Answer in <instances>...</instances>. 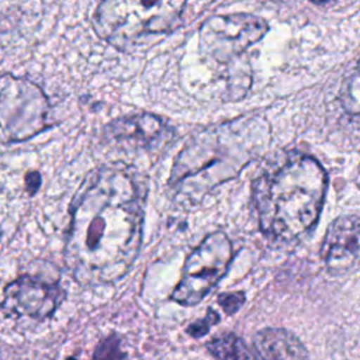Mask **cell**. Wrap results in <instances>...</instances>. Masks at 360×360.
I'll use <instances>...</instances> for the list:
<instances>
[{
  "label": "cell",
  "mask_w": 360,
  "mask_h": 360,
  "mask_svg": "<svg viewBox=\"0 0 360 360\" xmlns=\"http://www.w3.org/2000/svg\"><path fill=\"white\" fill-rule=\"evenodd\" d=\"M69 360H75V359H69Z\"/></svg>",
  "instance_id": "19"
},
{
  "label": "cell",
  "mask_w": 360,
  "mask_h": 360,
  "mask_svg": "<svg viewBox=\"0 0 360 360\" xmlns=\"http://www.w3.org/2000/svg\"><path fill=\"white\" fill-rule=\"evenodd\" d=\"M215 360H257L252 349L236 335L225 333L207 343Z\"/></svg>",
  "instance_id": "11"
},
{
  "label": "cell",
  "mask_w": 360,
  "mask_h": 360,
  "mask_svg": "<svg viewBox=\"0 0 360 360\" xmlns=\"http://www.w3.org/2000/svg\"><path fill=\"white\" fill-rule=\"evenodd\" d=\"M343 105L350 114L360 117V62L345 87Z\"/></svg>",
  "instance_id": "12"
},
{
  "label": "cell",
  "mask_w": 360,
  "mask_h": 360,
  "mask_svg": "<svg viewBox=\"0 0 360 360\" xmlns=\"http://www.w3.org/2000/svg\"><path fill=\"white\" fill-rule=\"evenodd\" d=\"M41 184V174L37 172H31L25 176V186H27V191L30 194H35L37 190L39 188Z\"/></svg>",
  "instance_id": "16"
},
{
  "label": "cell",
  "mask_w": 360,
  "mask_h": 360,
  "mask_svg": "<svg viewBox=\"0 0 360 360\" xmlns=\"http://www.w3.org/2000/svg\"><path fill=\"white\" fill-rule=\"evenodd\" d=\"M322 260L329 273L343 276L360 267V217L336 218L328 228L322 249Z\"/></svg>",
  "instance_id": "8"
},
{
  "label": "cell",
  "mask_w": 360,
  "mask_h": 360,
  "mask_svg": "<svg viewBox=\"0 0 360 360\" xmlns=\"http://www.w3.org/2000/svg\"><path fill=\"white\" fill-rule=\"evenodd\" d=\"M0 236H1V228H0Z\"/></svg>",
  "instance_id": "18"
},
{
  "label": "cell",
  "mask_w": 360,
  "mask_h": 360,
  "mask_svg": "<svg viewBox=\"0 0 360 360\" xmlns=\"http://www.w3.org/2000/svg\"><path fill=\"white\" fill-rule=\"evenodd\" d=\"M218 321H219V315H218L215 311L208 309V312L205 314V316L201 318V319H198V321H195V322H193L191 325H188V328L186 329V332H187L190 336H193V338H201V336H204L205 333H208L210 328H211L212 325H215Z\"/></svg>",
  "instance_id": "14"
},
{
  "label": "cell",
  "mask_w": 360,
  "mask_h": 360,
  "mask_svg": "<svg viewBox=\"0 0 360 360\" xmlns=\"http://www.w3.org/2000/svg\"><path fill=\"white\" fill-rule=\"evenodd\" d=\"M315 3H326V1H330V0H312Z\"/></svg>",
  "instance_id": "17"
},
{
  "label": "cell",
  "mask_w": 360,
  "mask_h": 360,
  "mask_svg": "<svg viewBox=\"0 0 360 360\" xmlns=\"http://www.w3.org/2000/svg\"><path fill=\"white\" fill-rule=\"evenodd\" d=\"M187 0H101L94 30L115 48L129 49L153 44L181 21Z\"/></svg>",
  "instance_id": "3"
},
{
  "label": "cell",
  "mask_w": 360,
  "mask_h": 360,
  "mask_svg": "<svg viewBox=\"0 0 360 360\" xmlns=\"http://www.w3.org/2000/svg\"><path fill=\"white\" fill-rule=\"evenodd\" d=\"M65 298L58 280L24 274L4 288L1 308L11 316L44 321L53 315Z\"/></svg>",
  "instance_id": "7"
},
{
  "label": "cell",
  "mask_w": 360,
  "mask_h": 360,
  "mask_svg": "<svg viewBox=\"0 0 360 360\" xmlns=\"http://www.w3.org/2000/svg\"><path fill=\"white\" fill-rule=\"evenodd\" d=\"M49 100L34 82L0 76V129L8 141H27L49 128Z\"/></svg>",
  "instance_id": "4"
},
{
  "label": "cell",
  "mask_w": 360,
  "mask_h": 360,
  "mask_svg": "<svg viewBox=\"0 0 360 360\" xmlns=\"http://www.w3.org/2000/svg\"><path fill=\"white\" fill-rule=\"evenodd\" d=\"M255 347L263 360H309L300 339L280 328H266L257 332Z\"/></svg>",
  "instance_id": "10"
},
{
  "label": "cell",
  "mask_w": 360,
  "mask_h": 360,
  "mask_svg": "<svg viewBox=\"0 0 360 360\" xmlns=\"http://www.w3.org/2000/svg\"><path fill=\"white\" fill-rule=\"evenodd\" d=\"M326 173L311 156L291 155L255 183V202L262 231L290 242L308 232L319 218Z\"/></svg>",
  "instance_id": "2"
},
{
  "label": "cell",
  "mask_w": 360,
  "mask_h": 360,
  "mask_svg": "<svg viewBox=\"0 0 360 360\" xmlns=\"http://www.w3.org/2000/svg\"><path fill=\"white\" fill-rule=\"evenodd\" d=\"M104 134L108 141L128 149H153L173 138V129L162 118L148 112L114 120Z\"/></svg>",
  "instance_id": "9"
},
{
  "label": "cell",
  "mask_w": 360,
  "mask_h": 360,
  "mask_svg": "<svg viewBox=\"0 0 360 360\" xmlns=\"http://www.w3.org/2000/svg\"><path fill=\"white\" fill-rule=\"evenodd\" d=\"M145 187L121 166L90 172L70 204L63 260L70 276L86 287L122 278L142 243Z\"/></svg>",
  "instance_id": "1"
},
{
  "label": "cell",
  "mask_w": 360,
  "mask_h": 360,
  "mask_svg": "<svg viewBox=\"0 0 360 360\" xmlns=\"http://www.w3.org/2000/svg\"><path fill=\"white\" fill-rule=\"evenodd\" d=\"M245 302L243 292H225L218 297V304L226 314H235Z\"/></svg>",
  "instance_id": "15"
},
{
  "label": "cell",
  "mask_w": 360,
  "mask_h": 360,
  "mask_svg": "<svg viewBox=\"0 0 360 360\" xmlns=\"http://www.w3.org/2000/svg\"><path fill=\"white\" fill-rule=\"evenodd\" d=\"M232 256L231 240L224 232L215 231L207 235L187 256L170 298L183 307L201 302L225 276Z\"/></svg>",
  "instance_id": "5"
},
{
  "label": "cell",
  "mask_w": 360,
  "mask_h": 360,
  "mask_svg": "<svg viewBox=\"0 0 360 360\" xmlns=\"http://www.w3.org/2000/svg\"><path fill=\"white\" fill-rule=\"evenodd\" d=\"M267 30V22L253 14L214 15L205 20L200 28V51L205 56L225 63L260 41Z\"/></svg>",
  "instance_id": "6"
},
{
  "label": "cell",
  "mask_w": 360,
  "mask_h": 360,
  "mask_svg": "<svg viewBox=\"0 0 360 360\" xmlns=\"http://www.w3.org/2000/svg\"><path fill=\"white\" fill-rule=\"evenodd\" d=\"M124 359H125V353L121 350L120 338L115 333H112L100 340L90 360H124Z\"/></svg>",
  "instance_id": "13"
}]
</instances>
